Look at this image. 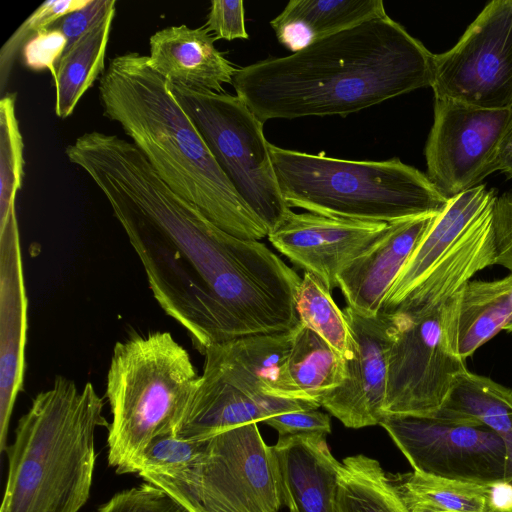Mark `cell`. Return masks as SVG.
<instances>
[{"mask_svg":"<svg viewBox=\"0 0 512 512\" xmlns=\"http://www.w3.org/2000/svg\"><path fill=\"white\" fill-rule=\"evenodd\" d=\"M273 448L289 512H336L342 463L330 452L326 437L279 436Z\"/></svg>","mask_w":512,"mask_h":512,"instance_id":"cell-19","label":"cell"},{"mask_svg":"<svg viewBox=\"0 0 512 512\" xmlns=\"http://www.w3.org/2000/svg\"><path fill=\"white\" fill-rule=\"evenodd\" d=\"M98 88L103 114L174 193L235 237L259 241L268 235L148 56L127 52L110 59Z\"/></svg>","mask_w":512,"mask_h":512,"instance_id":"cell-3","label":"cell"},{"mask_svg":"<svg viewBox=\"0 0 512 512\" xmlns=\"http://www.w3.org/2000/svg\"><path fill=\"white\" fill-rule=\"evenodd\" d=\"M382 0H291L270 25L295 53L370 19L386 16Z\"/></svg>","mask_w":512,"mask_h":512,"instance_id":"cell-22","label":"cell"},{"mask_svg":"<svg viewBox=\"0 0 512 512\" xmlns=\"http://www.w3.org/2000/svg\"><path fill=\"white\" fill-rule=\"evenodd\" d=\"M115 11L82 36L62 55L55 85V114L69 117L84 93L104 73L105 55Z\"/></svg>","mask_w":512,"mask_h":512,"instance_id":"cell-26","label":"cell"},{"mask_svg":"<svg viewBox=\"0 0 512 512\" xmlns=\"http://www.w3.org/2000/svg\"><path fill=\"white\" fill-rule=\"evenodd\" d=\"M498 170L505 173L507 178L512 179V114L502 140Z\"/></svg>","mask_w":512,"mask_h":512,"instance_id":"cell-38","label":"cell"},{"mask_svg":"<svg viewBox=\"0 0 512 512\" xmlns=\"http://www.w3.org/2000/svg\"><path fill=\"white\" fill-rule=\"evenodd\" d=\"M289 207L329 217L394 223L442 213L449 203L427 175L398 158L355 161L269 143Z\"/></svg>","mask_w":512,"mask_h":512,"instance_id":"cell-5","label":"cell"},{"mask_svg":"<svg viewBox=\"0 0 512 512\" xmlns=\"http://www.w3.org/2000/svg\"><path fill=\"white\" fill-rule=\"evenodd\" d=\"M511 109H484L435 99L434 121L425 146L427 176L447 198L498 170Z\"/></svg>","mask_w":512,"mask_h":512,"instance_id":"cell-13","label":"cell"},{"mask_svg":"<svg viewBox=\"0 0 512 512\" xmlns=\"http://www.w3.org/2000/svg\"><path fill=\"white\" fill-rule=\"evenodd\" d=\"M496 265L512 273V190L496 198L494 205Z\"/></svg>","mask_w":512,"mask_h":512,"instance_id":"cell-37","label":"cell"},{"mask_svg":"<svg viewBox=\"0 0 512 512\" xmlns=\"http://www.w3.org/2000/svg\"><path fill=\"white\" fill-rule=\"evenodd\" d=\"M200 375L187 350L169 332L117 342L107 373L108 464L117 474L136 472L155 438L174 434Z\"/></svg>","mask_w":512,"mask_h":512,"instance_id":"cell-6","label":"cell"},{"mask_svg":"<svg viewBox=\"0 0 512 512\" xmlns=\"http://www.w3.org/2000/svg\"><path fill=\"white\" fill-rule=\"evenodd\" d=\"M445 512H451V511H445Z\"/></svg>","mask_w":512,"mask_h":512,"instance_id":"cell-41","label":"cell"},{"mask_svg":"<svg viewBox=\"0 0 512 512\" xmlns=\"http://www.w3.org/2000/svg\"><path fill=\"white\" fill-rule=\"evenodd\" d=\"M279 436L315 435L326 437L331 433L330 416L317 409L295 410L273 415L263 421Z\"/></svg>","mask_w":512,"mask_h":512,"instance_id":"cell-35","label":"cell"},{"mask_svg":"<svg viewBox=\"0 0 512 512\" xmlns=\"http://www.w3.org/2000/svg\"><path fill=\"white\" fill-rule=\"evenodd\" d=\"M336 512H408L388 473L365 455L342 461Z\"/></svg>","mask_w":512,"mask_h":512,"instance_id":"cell-29","label":"cell"},{"mask_svg":"<svg viewBox=\"0 0 512 512\" xmlns=\"http://www.w3.org/2000/svg\"><path fill=\"white\" fill-rule=\"evenodd\" d=\"M460 295L433 308L398 305L387 311L391 342L384 415L437 412L468 370L456 347Z\"/></svg>","mask_w":512,"mask_h":512,"instance_id":"cell-8","label":"cell"},{"mask_svg":"<svg viewBox=\"0 0 512 512\" xmlns=\"http://www.w3.org/2000/svg\"><path fill=\"white\" fill-rule=\"evenodd\" d=\"M512 321V273L495 280H471L462 290L456 347L466 360Z\"/></svg>","mask_w":512,"mask_h":512,"instance_id":"cell-24","label":"cell"},{"mask_svg":"<svg viewBox=\"0 0 512 512\" xmlns=\"http://www.w3.org/2000/svg\"><path fill=\"white\" fill-rule=\"evenodd\" d=\"M27 297L17 218L0 227V453L7 447L9 423L23 389Z\"/></svg>","mask_w":512,"mask_h":512,"instance_id":"cell-17","label":"cell"},{"mask_svg":"<svg viewBox=\"0 0 512 512\" xmlns=\"http://www.w3.org/2000/svg\"><path fill=\"white\" fill-rule=\"evenodd\" d=\"M286 370L299 393L319 405L323 394L345 380L343 356L300 321L291 329Z\"/></svg>","mask_w":512,"mask_h":512,"instance_id":"cell-27","label":"cell"},{"mask_svg":"<svg viewBox=\"0 0 512 512\" xmlns=\"http://www.w3.org/2000/svg\"><path fill=\"white\" fill-rule=\"evenodd\" d=\"M388 225L291 210L267 237L292 263L332 291L342 269L376 242Z\"/></svg>","mask_w":512,"mask_h":512,"instance_id":"cell-15","label":"cell"},{"mask_svg":"<svg viewBox=\"0 0 512 512\" xmlns=\"http://www.w3.org/2000/svg\"><path fill=\"white\" fill-rule=\"evenodd\" d=\"M115 5V0H90L85 7L66 14L51 27L65 35L68 50L109 13L116 10Z\"/></svg>","mask_w":512,"mask_h":512,"instance_id":"cell-36","label":"cell"},{"mask_svg":"<svg viewBox=\"0 0 512 512\" xmlns=\"http://www.w3.org/2000/svg\"><path fill=\"white\" fill-rule=\"evenodd\" d=\"M435 99L512 108V0L489 2L450 50L434 54Z\"/></svg>","mask_w":512,"mask_h":512,"instance_id":"cell-11","label":"cell"},{"mask_svg":"<svg viewBox=\"0 0 512 512\" xmlns=\"http://www.w3.org/2000/svg\"><path fill=\"white\" fill-rule=\"evenodd\" d=\"M299 321L316 332L342 356L349 342V328L343 310L331 291L313 274L304 272L296 295Z\"/></svg>","mask_w":512,"mask_h":512,"instance_id":"cell-30","label":"cell"},{"mask_svg":"<svg viewBox=\"0 0 512 512\" xmlns=\"http://www.w3.org/2000/svg\"><path fill=\"white\" fill-rule=\"evenodd\" d=\"M289 412L262 402L236 386L202 372L196 391L174 435L181 440L203 441L225 430Z\"/></svg>","mask_w":512,"mask_h":512,"instance_id":"cell-21","label":"cell"},{"mask_svg":"<svg viewBox=\"0 0 512 512\" xmlns=\"http://www.w3.org/2000/svg\"><path fill=\"white\" fill-rule=\"evenodd\" d=\"M97 512H190L162 490L143 483L116 493Z\"/></svg>","mask_w":512,"mask_h":512,"instance_id":"cell-32","label":"cell"},{"mask_svg":"<svg viewBox=\"0 0 512 512\" xmlns=\"http://www.w3.org/2000/svg\"><path fill=\"white\" fill-rule=\"evenodd\" d=\"M504 330L512 333V321L505 327Z\"/></svg>","mask_w":512,"mask_h":512,"instance_id":"cell-39","label":"cell"},{"mask_svg":"<svg viewBox=\"0 0 512 512\" xmlns=\"http://www.w3.org/2000/svg\"><path fill=\"white\" fill-rule=\"evenodd\" d=\"M214 42L204 25L197 28L185 24L169 26L150 37L149 62L171 83L222 93L224 84L233 83L238 68Z\"/></svg>","mask_w":512,"mask_h":512,"instance_id":"cell-20","label":"cell"},{"mask_svg":"<svg viewBox=\"0 0 512 512\" xmlns=\"http://www.w3.org/2000/svg\"><path fill=\"white\" fill-rule=\"evenodd\" d=\"M494 512H512V510L511 511H494Z\"/></svg>","mask_w":512,"mask_h":512,"instance_id":"cell-40","label":"cell"},{"mask_svg":"<svg viewBox=\"0 0 512 512\" xmlns=\"http://www.w3.org/2000/svg\"><path fill=\"white\" fill-rule=\"evenodd\" d=\"M343 312L350 334L343 355L345 380L323 394L319 403L348 428L374 426L384 416L390 315L384 311L364 315L348 305Z\"/></svg>","mask_w":512,"mask_h":512,"instance_id":"cell-14","label":"cell"},{"mask_svg":"<svg viewBox=\"0 0 512 512\" xmlns=\"http://www.w3.org/2000/svg\"><path fill=\"white\" fill-rule=\"evenodd\" d=\"M408 512H492V485L441 478L413 470L388 473Z\"/></svg>","mask_w":512,"mask_h":512,"instance_id":"cell-25","label":"cell"},{"mask_svg":"<svg viewBox=\"0 0 512 512\" xmlns=\"http://www.w3.org/2000/svg\"><path fill=\"white\" fill-rule=\"evenodd\" d=\"M290 344L291 330L215 343L203 353V371L262 402L289 411L317 409L320 405L304 398L287 374Z\"/></svg>","mask_w":512,"mask_h":512,"instance_id":"cell-16","label":"cell"},{"mask_svg":"<svg viewBox=\"0 0 512 512\" xmlns=\"http://www.w3.org/2000/svg\"><path fill=\"white\" fill-rule=\"evenodd\" d=\"M496 198L482 184L450 198L386 295L381 311L398 305L433 308L457 295L478 272L496 265Z\"/></svg>","mask_w":512,"mask_h":512,"instance_id":"cell-7","label":"cell"},{"mask_svg":"<svg viewBox=\"0 0 512 512\" xmlns=\"http://www.w3.org/2000/svg\"><path fill=\"white\" fill-rule=\"evenodd\" d=\"M438 215L389 223L376 242L348 263L337 278L347 305L364 315L380 313L386 295Z\"/></svg>","mask_w":512,"mask_h":512,"instance_id":"cell-18","label":"cell"},{"mask_svg":"<svg viewBox=\"0 0 512 512\" xmlns=\"http://www.w3.org/2000/svg\"><path fill=\"white\" fill-rule=\"evenodd\" d=\"M379 425L415 471L484 485L512 482L504 441L479 421L440 409L429 415H384Z\"/></svg>","mask_w":512,"mask_h":512,"instance_id":"cell-10","label":"cell"},{"mask_svg":"<svg viewBox=\"0 0 512 512\" xmlns=\"http://www.w3.org/2000/svg\"><path fill=\"white\" fill-rule=\"evenodd\" d=\"M67 48L65 35L50 27L32 36L23 46L21 53L24 65L34 71L48 70L56 77L57 65Z\"/></svg>","mask_w":512,"mask_h":512,"instance_id":"cell-33","label":"cell"},{"mask_svg":"<svg viewBox=\"0 0 512 512\" xmlns=\"http://www.w3.org/2000/svg\"><path fill=\"white\" fill-rule=\"evenodd\" d=\"M257 424L207 439L197 488L201 512H278L284 504L274 448Z\"/></svg>","mask_w":512,"mask_h":512,"instance_id":"cell-12","label":"cell"},{"mask_svg":"<svg viewBox=\"0 0 512 512\" xmlns=\"http://www.w3.org/2000/svg\"><path fill=\"white\" fill-rule=\"evenodd\" d=\"M65 154L104 194L155 300L200 353L299 323L301 277L265 244L225 232L179 197L132 142L92 131Z\"/></svg>","mask_w":512,"mask_h":512,"instance_id":"cell-1","label":"cell"},{"mask_svg":"<svg viewBox=\"0 0 512 512\" xmlns=\"http://www.w3.org/2000/svg\"><path fill=\"white\" fill-rule=\"evenodd\" d=\"M90 0H47L14 31L0 50V89L4 91L17 54L38 32L48 29L68 13L85 7Z\"/></svg>","mask_w":512,"mask_h":512,"instance_id":"cell-31","label":"cell"},{"mask_svg":"<svg viewBox=\"0 0 512 512\" xmlns=\"http://www.w3.org/2000/svg\"><path fill=\"white\" fill-rule=\"evenodd\" d=\"M168 86L240 197L268 233L275 229L291 209L278 185L264 124L237 95L169 81Z\"/></svg>","mask_w":512,"mask_h":512,"instance_id":"cell-9","label":"cell"},{"mask_svg":"<svg viewBox=\"0 0 512 512\" xmlns=\"http://www.w3.org/2000/svg\"><path fill=\"white\" fill-rule=\"evenodd\" d=\"M433 57L388 15L370 19L284 57L238 68L236 95L264 124L359 112L431 87Z\"/></svg>","mask_w":512,"mask_h":512,"instance_id":"cell-2","label":"cell"},{"mask_svg":"<svg viewBox=\"0 0 512 512\" xmlns=\"http://www.w3.org/2000/svg\"><path fill=\"white\" fill-rule=\"evenodd\" d=\"M441 409L479 421L496 432L506 445L512 469V389L467 370L458 377Z\"/></svg>","mask_w":512,"mask_h":512,"instance_id":"cell-28","label":"cell"},{"mask_svg":"<svg viewBox=\"0 0 512 512\" xmlns=\"http://www.w3.org/2000/svg\"><path fill=\"white\" fill-rule=\"evenodd\" d=\"M92 383L57 376L21 416L7 445L0 512H79L90 496L95 432L109 423Z\"/></svg>","mask_w":512,"mask_h":512,"instance_id":"cell-4","label":"cell"},{"mask_svg":"<svg viewBox=\"0 0 512 512\" xmlns=\"http://www.w3.org/2000/svg\"><path fill=\"white\" fill-rule=\"evenodd\" d=\"M206 447L207 439L189 441L174 434L159 436L143 451L135 473L190 512H201L197 488Z\"/></svg>","mask_w":512,"mask_h":512,"instance_id":"cell-23","label":"cell"},{"mask_svg":"<svg viewBox=\"0 0 512 512\" xmlns=\"http://www.w3.org/2000/svg\"><path fill=\"white\" fill-rule=\"evenodd\" d=\"M242 0H213L204 25L215 40L247 39Z\"/></svg>","mask_w":512,"mask_h":512,"instance_id":"cell-34","label":"cell"}]
</instances>
